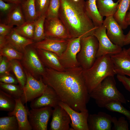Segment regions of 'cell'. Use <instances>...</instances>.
<instances>
[{"label": "cell", "instance_id": "1", "mask_svg": "<svg viewBox=\"0 0 130 130\" xmlns=\"http://www.w3.org/2000/svg\"><path fill=\"white\" fill-rule=\"evenodd\" d=\"M80 66L60 72L46 68L42 77L44 83L52 88L61 101L74 110H88L87 104L90 98Z\"/></svg>", "mask_w": 130, "mask_h": 130}, {"label": "cell", "instance_id": "2", "mask_svg": "<svg viewBox=\"0 0 130 130\" xmlns=\"http://www.w3.org/2000/svg\"><path fill=\"white\" fill-rule=\"evenodd\" d=\"M58 18L71 38L92 35L96 27L87 11L84 0H60Z\"/></svg>", "mask_w": 130, "mask_h": 130}, {"label": "cell", "instance_id": "3", "mask_svg": "<svg viewBox=\"0 0 130 130\" xmlns=\"http://www.w3.org/2000/svg\"><path fill=\"white\" fill-rule=\"evenodd\" d=\"M83 74L90 94L105 78L116 74L110 55H106L97 58L90 68L83 70Z\"/></svg>", "mask_w": 130, "mask_h": 130}, {"label": "cell", "instance_id": "4", "mask_svg": "<svg viewBox=\"0 0 130 130\" xmlns=\"http://www.w3.org/2000/svg\"><path fill=\"white\" fill-rule=\"evenodd\" d=\"M114 77L105 78L89 94L90 98L95 100L99 107L105 108L107 104L114 101L126 103L124 96L117 88Z\"/></svg>", "mask_w": 130, "mask_h": 130}, {"label": "cell", "instance_id": "5", "mask_svg": "<svg viewBox=\"0 0 130 130\" xmlns=\"http://www.w3.org/2000/svg\"><path fill=\"white\" fill-rule=\"evenodd\" d=\"M80 50L77 55L80 66L84 70L88 69L93 65L97 59L99 43L93 35L82 38Z\"/></svg>", "mask_w": 130, "mask_h": 130}, {"label": "cell", "instance_id": "6", "mask_svg": "<svg viewBox=\"0 0 130 130\" xmlns=\"http://www.w3.org/2000/svg\"><path fill=\"white\" fill-rule=\"evenodd\" d=\"M27 46L23 52L21 59L25 69L37 79L44 75L46 68L41 60L36 49L32 46Z\"/></svg>", "mask_w": 130, "mask_h": 130}, {"label": "cell", "instance_id": "7", "mask_svg": "<svg viewBox=\"0 0 130 130\" xmlns=\"http://www.w3.org/2000/svg\"><path fill=\"white\" fill-rule=\"evenodd\" d=\"M24 70L26 81L23 88V92L20 98L24 104L41 96L47 86L43 82L42 77L37 79L25 69Z\"/></svg>", "mask_w": 130, "mask_h": 130}, {"label": "cell", "instance_id": "8", "mask_svg": "<svg viewBox=\"0 0 130 130\" xmlns=\"http://www.w3.org/2000/svg\"><path fill=\"white\" fill-rule=\"evenodd\" d=\"M106 31V27L103 24L97 27L93 34L97 38L99 43L97 58L106 55L117 54L123 49L121 47L111 42L107 36Z\"/></svg>", "mask_w": 130, "mask_h": 130}, {"label": "cell", "instance_id": "9", "mask_svg": "<svg viewBox=\"0 0 130 130\" xmlns=\"http://www.w3.org/2000/svg\"><path fill=\"white\" fill-rule=\"evenodd\" d=\"M81 38L70 39L65 50L60 57H58L60 63L65 69L80 66L77 55L80 49Z\"/></svg>", "mask_w": 130, "mask_h": 130}, {"label": "cell", "instance_id": "10", "mask_svg": "<svg viewBox=\"0 0 130 130\" xmlns=\"http://www.w3.org/2000/svg\"><path fill=\"white\" fill-rule=\"evenodd\" d=\"M52 107L46 106L28 111V119L33 130H47L48 123L52 115Z\"/></svg>", "mask_w": 130, "mask_h": 130}, {"label": "cell", "instance_id": "11", "mask_svg": "<svg viewBox=\"0 0 130 130\" xmlns=\"http://www.w3.org/2000/svg\"><path fill=\"white\" fill-rule=\"evenodd\" d=\"M44 27L46 37L59 39L71 38L67 29L59 18H46Z\"/></svg>", "mask_w": 130, "mask_h": 130}, {"label": "cell", "instance_id": "12", "mask_svg": "<svg viewBox=\"0 0 130 130\" xmlns=\"http://www.w3.org/2000/svg\"><path fill=\"white\" fill-rule=\"evenodd\" d=\"M59 105L66 111L70 117L71 127L70 130H89L88 123L89 115L88 110L77 111L61 101Z\"/></svg>", "mask_w": 130, "mask_h": 130}, {"label": "cell", "instance_id": "13", "mask_svg": "<svg viewBox=\"0 0 130 130\" xmlns=\"http://www.w3.org/2000/svg\"><path fill=\"white\" fill-rule=\"evenodd\" d=\"M103 24L106 28L107 36L111 42L122 47L124 46L125 35L122 27L113 16L106 17Z\"/></svg>", "mask_w": 130, "mask_h": 130}, {"label": "cell", "instance_id": "14", "mask_svg": "<svg viewBox=\"0 0 130 130\" xmlns=\"http://www.w3.org/2000/svg\"><path fill=\"white\" fill-rule=\"evenodd\" d=\"M60 101L55 90L47 85L42 95L31 101L30 106L31 109H37L46 106L54 108L59 105Z\"/></svg>", "mask_w": 130, "mask_h": 130}, {"label": "cell", "instance_id": "15", "mask_svg": "<svg viewBox=\"0 0 130 130\" xmlns=\"http://www.w3.org/2000/svg\"><path fill=\"white\" fill-rule=\"evenodd\" d=\"M69 39H59L46 37L44 39L32 44L36 49L49 51L60 57L65 50Z\"/></svg>", "mask_w": 130, "mask_h": 130}, {"label": "cell", "instance_id": "16", "mask_svg": "<svg viewBox=\"0 0 130 130\" xmlns=\"http://www.w3.org/2000/svg\"><path fill=\"white\" fill-rule=\"evenodd\" d=\"M110 55L116 74L130 77V55L126 49L123 48L120 52Z\"/></svg>", "mask_w": 130, "mask_h": 130}, {"label": "cell", "instance_id": "17", "mask_svg": "<svg viewBox=\"0 0 130 130\" xmlns=\"http://www.w3.org/2000/svg\"><path fill=\"white\" fill-rule=\"evenodd\" d=\"M50 124L51 130H70V117L66 111L59 105L54 108Z\"/></svg>", "mask_w": 130, "mask_h": 130}, {"label": "cell", "instance_id": "18", "mask_svg": "<svg viewBox=\"0 0 130 130\" xmlns=\"http://www.w3.org/2000/svg\"><path fill=\"white\" fill-rule=\"evenodd\" d=\"M112 118L111 115L103 112L89 114L88 119L89 130H112Z\"/></svg>", "mask_w": 130, "mask_h": 130}, {"label": "cell", "instance_id": "19", "mask_svg": "<svg viewBox=\"0 0 130 130\" xmlns=\"http://www.w3.org/2000/svg\"><path fill=\"white\" fill-rule=\"evenodd\" d=\"M16 104L13 111L8 112L9 116L16 117L19 125V130H31L32 128L28 119V110L22 103L20 99H16Z\"/></svg>", "mask_w": 130, "mask_h": 130}, {"label": "cell", "instance_id": "20", "mask_svg": "<svg viewBox=\"0 0 130 130\" xmlns=\"http://www.w3.org/2000/svg\"><path fill=\"white\" fill-rule=\"evenodd\" d=\"M43 64L47 68L58 71L62 72L65 69L59 61L58 57L52 52L40 49H36Z\"/></svg>", "mask_w": 130, "mask_h": 130}, {"label": "cell", "instance_id": "21", "mask_svg": "<svg viewBox=\"0 0 130 130\" xmlns=\"http://www.w3.org/2000/svg\"><path fill=\"white\" fill-rule=\"evenodd\" d=\"M5 38L7 43L18 51L23 53L27 46L34 43L33 40L18 33L13 28Z\"/></svg>", "mask_w": 130, "mask_h": 130}, {"label": "cell", "instance_id": "22", "mask_svg": "<svg viewBox=\"0 0 130 130\" xmlns=\"http://www.w3.org/2000/svg\"><path fill=\"white\" fill-rule=\"evenodd\" d=\"M120 0L114 2L113 0H96L97 7L100 15L103 18L113 16L117 10Z\"/></svg>", "mask_w": 130, "mask_h": 130}, {"label": "cell", "instance_id": "23", "mask_svg": "<svg viewBox=\"0 0 130 130\" xmlns=\"http://www.w3.org/2000/svg\"><path fill=\"white\" fill-rule=\"evenodd\" d=\"M22 10L21 4L16 5L7 15V24L18 26L24 23L25 19Z\"/></svg>", "mask_w": 130, "mask_h": 130}, {"label": "cell", "instance_id": "24", "mask_svg": "<svg viewBox=\"0 0 130 130\" xmlns=\"http://www.w3.org/2000/svg\"><path fill=\"white\" fill-rule=\"evenodd\" d=\"M130 5V0H121L119 2L117 10L113 17L123 29L127 28L128 25L125 21L127 12Z\"/></svg>", "mask_w": 130, "mask_h": 130}, {"label": "cell", "instance_id": "25", "mask_svg": "<svg viewBox=\"0 0 130 130\" xmlns=\"http://www.w3.org/2000/svg\"><path fill=\"white\" fill-rule=\"evenodd\" d=\"M86 7L87 12L95 26H100L103 24V17L98 11L96 0H87L85 1Z\"/></svg>", "mask_w": 130, "mask_h": 130}, {"label": "cell", "instance_id": "26", "mask_svg": "<svg viewBox=\"0 0 130 130\" xmlns=\"http://www.w3.org/2000/svg\"><path fill=\"white\" fill-rule=\"evenodd\" d=\"M0 55L6 57L9 60L21 59L23 58V52L17 50L6 41L0 45Z\"/></svg>", "mask_w": 130, "mask_h": 130}, {"label": "cell", "instance_id": "27", "mask_svg": "<svg viewBox=\"0 0 130 130\" xmlns=\"http://www.w3.org/2000/svg\"><path fill=\"white\" fill-rule=\"evenodd\" d=\"M9 61L11 70L17 80L19 85L23 88L26 81V77L24 70L18 60L14 59Z\"/></svg>", "mask_w": 130, "mask_h": 130}, {"label": "cell", "instance_id": "28", "mask_svg": "<svg viewBox=\"0 0 130 130\" xmlns=\"http://www.w3.org/2000/svg\"><path fill=\"white\" fill-rule=\"evenodd\" d=\"M16 104V99L0 89V110L11 112Z\"/></svg>", "mask_w": 130, "mask_h": 130}, {"label": "cell", "instance_id": "29", "mask_svg": "<svg viewBox=\"0 0 130 130\" xmlns=\"http://www.w3.org/2000/svg\"><path fill=\"white\" fill-rule=\"evenodd\" d=\"M21 5L26 21L35 20L38 18L35 0H24Z\"/></svg>", "mask_w": 130, "mask_h": 130}, {"label": "cell", "instance_id": "30", "mask_svg": "<svg viewBox=\"0 0 130 130\" xmlns=\"http://www.w3.org/2000/svg\"><path fill=\"white\" fill-rule=\"evenodd\" d=\"M35 23V20L26 21L21 25L14 28L13 29L21 35L33 40Z\"/></svg>", "mask_w": 130, "mask_h": 130}, {"label": "cell", "instance_id": "31", "mask_svg": "<svg viewBox=\"0 0 130 130\" xmlns=\"http://www.w3.org/2000/svg\"><path fill=\"white\" fill-rule=\"evenodd\" d=\"M46 15H42L35 20L34 34L33 40L36 42L44 39L46 38L44 24Z\"/></svg>", "mask_w": 130, "mask_h": 130}, {"label": "cell", "instance_id": "32", "mask_svg": "<svg viewBox=\"0 0 130 130\" xmlns=\"http://www.w3.org/2000/svg\"><path fill=\"white\" fill-rule=\"evenodd\" d=\"M0 89L15 99H20L23 92V89L19 85L0 82Z\"/></svg>", "mask_w": 130, "mask_h": 130}, {"label": "cell", "instance_id": "33", "mask_svg": "<svg viewBox=\"0 0 130 130\" xmlns=\"http://www.w3.org/2000/svg\"><path fill=\"white\" fill-rule=\"evenodd\" d=\"M0 130H19L17 120L14 116L0 117Z\"/></svg>", "mask_w": 130, "mask_h": 130}, {"label": "cell", "instance_id": "34", "mask_svg": "<svg viewBox=\"0 0 130 130\" xmlns=\"http://www.w3.org/2000/svg\"><path fill=\"white\" fill-rule=\"evenodd\" d=\"M122 104L118 101H112L107 104L105 108L110 111L123 115L126 117L130 124V111L125 108Z\"/></svg>", "mask_w": 130, "mask_h": 130}, {"label": "cell", "instance_id": "35", "mask_svg": "<svg viewBox=\"0 0 130 130\" xmlns=\"http://www.w3.org/2000/svg\"><path fill=\"white\" fill-rule=\"evenodd\" d=\"M60 5V0H50L46 13V18H58Z\"/></svg>", "mask_w": 130, "mask_h": 130}, {"label": "cell", "instance_id": "36", "mask_svg": "<svg viewBox=\"0 0 130 130\" xmlns=\"http://www.w3.org/2000/svg\"><path fill=\"white\" fill-rule=\"evenodd\" d=\"M112 124L113 126L112 127L113 130H129V125L127 121L125 118L122 117L117 119L115 117H112Z\"/></svg>", "mask_w": 130, "mask_h": 130}, {"label": "cell", "instance_id": "37", "mask_svg": "<svg viewBox=\"0 0 130 130\" xmlns=\"http://www.w3.org/2000/svg\"><path fill=\"white\" fill-rule=\"evenodd\" d=\"M36 9L38 17L46 15L50 0H35Z\"/></svg>", "mask_w": 130, "mask_h": 130}, {"label": "cell", "instance_id": "38", "mask_svg": "<svg viewBox=\"0 0 130 130\" xmlns=\"http://www.w3.org/2000/svg\"><path fill=\"white\" fill-rule=\"evenodd\" d=\"M11 70L10 61L5 57L0 55V75L9 73Z\"/></svg>", "mask_w": 130, "mask_h": 130}, {"label": "cell", "instance_id": "39", "mask_svg": "<svg viewBox=\"0 0 130 130\" xmlns=\"http://www.w3.org/2000/svg\"><path fill=\"white\" fill-rule=\"evenodd\" d=\"M0 82L6 84H15L18 83L15 77H14L10 73L0 75Z\"/></svg>", "mask_w": 130, "mask_h": 130}, {"label": "cell", "instance_id": "40", "mask_svg": "<svg viewBox=\"0 0 130 130\" xmlns=\"http://www.w3.org/2000/svg\"><path fill=\"white\" fill-rule=\"evenodd\" d=\"M16 5L12 3H6L3 0H0V11L2 13L6 14L7 15Z\"/></svg>", "mask_w": 130, "mask_h": 130}, {"label": "cell", "instance_id": "41", "mask_svg": "<svg viewBox=\"0 0 130 130\" xmlns=\"http://www.w3.org/2000/svg\"><path fill=\"white\" fill-rule=\"evenodd\" d=\"M13 26L0 23V36L5 37L9 34L13 28Z\"/></svg>", "mask_w": 130, "mask_h": 130}, {"label": "cell", "instance_id": "42", "mask_svg": "<svg viewBox=\"0 0 130 130\" xmlns=\"http://www.w3.org/2000/svg\"><path fill=\"white\" fill-rule=\"evenodd\" d=\"M117 75V77L118 80L122 84L127 90L130 91V77L128 78L126 76ZM129 108L130 109V107Z\"/></svg>", "mask_w": 130, "mask_h": 130}, {"label": "cell", "instance_id": "43", "mask_svg": "<svg viewBox=\"0 0 130 130\" xmlns=\"http://www.w3.org/2000/svg\"><path fill=\"white\" fill-rule=\"evenodd\" d=\"M7 2L15 4H21L24 0H3Z\"/></svg>", "mask_w": 130, "mask_h": 130}, {"label": "cell", "instance_id": "44", "mask_svg": "<svg viewBox=\"0 0 130 130\" xmlns=\"http://www.w3.org/2000/svg\"><path fill=\"white\" fill-rule=\"evenodd\" d=\"M130 44V30L128 33L125 35L124 41V46L129 45Z\"/></svg>", "mask_w": 130, "mask_h": 130}, {"label": "cell", "instance_id": "45", "mask_svg": "<svg viewBox=\"0 0 130 130\" xmlns=\"http://www.w3.org/2000/svg\"><path fill=\"white\" fill-rule=\"evenodd\" d=\"M129 11L126 13L125 18V21L128 26H130V9Z\"/></svg>", "mask_w": 130, "mask_h": 130}, {"label": "cell", "instance_id": "46", "mask_svg": "<svg viewBox=\"0 0 130 130\" xmlns=\"http://www.w3.org/2000/svg\"><path fill=\"white\" fill-rule=\"evenodd\" d=\"M126 51L130 55V47L127 49H126Z\"/></svg>", "mask_w": 130, "mask_h": 130}, {"label": "cell", "instance_id": "47", "mask_svg": "<svg viewBox=\"0 0 130 130\" xmlns=\"http://www.w3.org/2000/svg\"><path fill=\"white\" fill-rule=\"evenodd\" d=\"M130 9V7H129V10Z\"/></svg>", "mask_w": 130, "mask_h": 130}]
</instances>
